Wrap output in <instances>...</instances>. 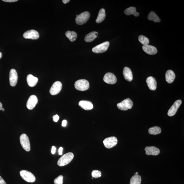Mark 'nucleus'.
Here are the masks:
<instances>
[{
    "mask_svg": "<svg viewBox=\"0 0 184 184\" xmlns=\"http://www.w3.org/2000/svg\"><path fill=\"white\" fill-rule=\"evenodd\" d=\"M74 157L73 153H68L63 155L59 160L57 164L60 167H63L69 164L72 161Z\"/></svg>",
    "mask_w": 184,
    "mask_h": 184,
    "instance_id": "1",
    "label": "nucleus"
},
{
    "mask_svg": "<svg viewBox=\"0 0 184 184\" xmlns=\"http://www.w3.org/2000/svg\"><path fill=\"white\" fill-rule=\"evenodd\" d=\"M90 14L89 12L86 11L77 15L75 19L76 23L78 25H82L87 22L89 19Z\"/></svg>",
    "mask_w": 184,
    "mask_h": 184,
    "instance_id": "2",
    "label": "nucleus"
},
{
    "mask_svg": "<svg viewBox=\"0 0 184 184\" xmlns=\"http://www.w3.org/2000/svg\"><path fill=\"white\" fill-rule=\"evenodd\" d=\"M75 86L76 89L79 91H84L89 89V83L86 80L79 79L75 82Z\"/></svg>",
    "mask_w": 184,
    "mask_h": 184,
    "instance_id": "3",
    "label": "nucleus"
},
{
    "mask_svg": "<svg viewBox=\"0 0 184 184\" xmlns=\"http://www.w3.org/2000/svg\"><path fill=\"white\" fill-rule=\"evenodd\" d=\"M133 106V102L131 100L127 98L123 101L117 104V107L120 110L122 111H126L131 109Z\"/></svg>",
    "mask_w": 184,
    "mask_h": 184,
    "instance_id": "4",
    "label": "nucleus"
},
{
    "mask_svg": "<svg viewBox=\"0 0 184 184\" xmlns=\"http://www.w3.org/2000/svg\"><path fill=\"white\" fill-rule=\"evenodd\" d=\"M20 141L22 147L27 151H29L31 150V145L29 137L26 135L23 134L20 137Z\"/></svg>",
    "mask_w": 184,
    "mask_h": 184,
    "instance_id": "5",
    "label": "nucleus"
},
{
    "mask_svg": "<svg viewBox=\"0 0 184 184\" xmlns=\"http://www.w3.org/2000/svg\"><path fill=\"white\" fill-rule=\"evenodd\" d=\"M20 174L24 181L29 183H33L36 181L35 176L29 171L22 170L20 171Z\"/></svg>",
    "mask_w": 184,
    "mask_h": 184,
    "instance_id": "6",
    "label": "nucleus"
},
{
    "mask_svg": "<svg viewBox=\"0 0 184 184\" xmlns=\"http://www.w3.org/2000/svg\"><path fill=\"white\" fill-rule=\"evenodd\" d=\"M109 43L106 41L96 46L92 49V51L95 53H101L107 51L109 47Z\"/></svg>",
    "mask_w": 184,
    "mask_h": 184,
    "instance_id": "7",
    "label": "nucleus"
},
{
    "mask_svg": "<svg viewBox=\"0 0 184 184\" xmlns=\"http://www.w3.org/2000/svg\"><path fill=\"white\" fill-rule=\"evenodd\" d=\"M103 143L106 148L110 149L116 145L118 143L117 139L114 137H108L104 140Z\"/></svg>",
    "mask_w": 184,
    "mask_h": 184,
    "instance_id": "8",
    "label": "nucleus"
},
{
    "mask_svg": "<svg viewBox=\"0 0 184 184\" xmlns=\"http://www.w3.org/2000/svg\"><path fill=\"white\" fill-rule=\"evenodd\" d=\"M62 88V84L61 82L56 81L54 83L52 86L49 90L50 93L52 95L58 94L61 91Z\"/></svg>",
    "mask_w": 184,
    "mask_h": 184,
    "instance_id": "9",
    "label": "nucleus"
},
{
    "mask_svg": "<svg viewBox=\"0 0 184 184\" xmlns=\"http://www.w3.org/2000/svg\"><path fill=\"white\" fill-rule=\"evenodd\" d=\"M182 101L181 100L176 101L168 111V115L171 117L175 115Z\"/></svg>",
    "mask_w": 184,
    "mask_h": 184,
    "instance_id": "10",
    "label": "nucleus"
},
{
    "mask_svg": "<svg viewBox=\"0 0 184 184\" xmlns=\"http://www.w3.org/2000/svg\"><path fill=\"white\" fill-rule=\"evenodd\" d=\"M23 36L25 39L33 40L37 39L39 37V33L35 30H30L26 31Z\"/></svg>",
    "mask_w": 184,
    "mask_h": 184,
    "instance_id": "11",
    "label": "nucleus"
},
{
    "mask_svg": "<svg viewBox=\"0 0 184 184\" xmlns=\"http://www.w3.org/2000/svg\"><path fill=\"white\" fill-rule=\"evenodd\" d=\"M18 75L17 71L15 69L10 70L9 73V81L11 86H15L17 83Z\"/></svg>",
    "mask_w": 184,
    "mask_h": 184,
    "instance_id": "12",
    "label": "nucleus"
},
{
    "mask_svg": "<svg viewBox=\"0 0 184 184\" xmlns=\"http://www.w3.org/2000/svg\"><path fill=\"white\" fill-rule=\"evenodd\" d=\"M104 81L106 83L109 84H114L116 82L117 79L116 76L110 72L106 73L104 76Z\"/></svg>",
    "mask_w": 184,
    "mask_h": 184,
    "instance_id": "13",
    "label": "nucleus"
},
{
    "mask_svg": "<svg viewBox=\"0 0 184 184\" xmlns=\"http://www.w3.org/2000/svg\"><path fill=\"white\" fill-rule=\"evenodd\" d=\"M38 99L35 95H32L29 98L27 101L26 106L29 110L33 109L38 103Z\"/></svg>",
    "mask_w": 184,
    "mask_h": 184,
    "instance_id": "14",
    "label": "nucleus"
},
{
    "mask_svg": "<svg viewBox=\"0 0 184 184\" xmlns=\"http://www.w3.org/2000/svg\"><path fill=\"white\" fill-rule=\"evenodd\" d=\"M145 151L146 154L147 155H157L160 153L159 149L155 146L146 147Z\"/></svg>",
    "mask_w": 184,
    "mask_h": 184,
    "instance_id": "15",
    "label": "nucleus"
},
{
    "mask_svg": "<svg viewBox=\"0 0 184 184\" xmlns=\"http://www.w3.org/2000/svg\"><path fill=\"white\" fill-rule=\"evenodd\" d=\"M142 48L144 51L148 54L153 55L157 53V49L154 46L147 45H143Z\"/></svg>",
    "mask_w": 184,
    "mask_h": 184,
    "instance_id": "16",
    "label": "nucleus"
},
{
    "mask_svg": "<svg viewBox=\"0 0 184 184\" xmlns=\"http://www.w3.org/2000/svg\"><path fill=\"white\" fill-rule=\"evenodd\" d=\"M146 82L150 90L155 91L156 89L157 83L155 78L152 77H148L146 80Z\"/></svg>",
    "mask_w": 184,
    "mask_h": 184,
    "instance_id": "17",
    "label": "nucleus"
},
{
    "mask_svg": "<svg viewBox=\"0 0 184 184\" xmlns=\"http://www.w3.org/2000/svg\"><path fill=\"white\" fill-rule=\"evenodd\" d=\"M124 77L127 81L131 82L133 80V74L131 70L128 67L124 68L123 71Z\"/></svg>",
    "mask_w": 184,
    "mask_h": 184,
    "instance_id": "18",
    "label": "nucleus"
},
{
    "mask_svg": "<svg viewBox=\"0 0 184 184\" xmlns=\"http://www.w3.org/2000/svg\"><path fill=\"white\" fill-rule=\"evenodd\" d=\"M79 105L82 108L85 110H90L93 109V105L91 102L88 101H81L79 102Z\"/></svg>",
    "mask_w": 184,
    "mask_h": 184,
    "instance_id": "19",
    "label": "nucleus"
},
{
    "mask_svg": "<svg viewBox=\"0 0 184 184\" xmlns=\"http://www.w3.org/2000/svg\"><path fill=\"white\" fill-rule=\"evenodd\" d=\"M175 75L172 70H169L165 74V79L168 83H173L175 78Z\"/></svg>",
    "mask_w": 184,
    "mask_h": 184,
    "instance_id": "20",
    "label": "nucleus"
},
{
    "mask_svg": "<svg viewBox=\"0 0 184 184\" xmlns=\"http://www.w3.org/2000/svg\"><path fill=\"white\" fill-rule=\"evenodd\" d=\"M38 78L31 75H28L27 77V81L28 85L30 87H34L38 83Z\"/></svg>",
    "mask_w": 184,
    "mask_h": 184,
    "instance_id": "21",
    "label": "nucleus"
},
{
    "mask_svg": "<svg viewBox=\"0 0 184 184\" xmlns=\"http://www.w3.org/2000/svg\"><path fill=\"white\" fill-rule=\"evenodd\" d=\"M98 33L97 32L93 31L86 36L85 41L87 43H91L95 40L97 36Z\"/></svg>",
    "mask_w": 184,
    "mask_h": 184,
    "instance_id": "22",
    "label": "nucleus"
},
{
    "mask_svg": "<svg viewBox=\"0 0 184 184\" xmlns=\"http://www.w3.org/2000/svg\"><path fill=\"white\" fill-rule=\"evenodd\" d=\"M124 13L127 15H133L135 17H138L139 15V13L136 11V8L135 7H130L125 10Z\"/></svg>",
    "mask_w": 184,
    "mask_h": 184,
    "instance_id": "23",
    "label": "nucleus"
},
{
    "mask_svg": "<svg viewBox=\"0 0 184 184\" xmlns=\"http://www.w3.org/2000/svg\"><path fill=\"white\" fill-rule=\"evenodd\" d=\"M105 10L104 9H101L100 10L96 22L97 23H100L105 20Z\"/></svg>",
    "mask_w": 184,
    "mask_h": 184,
    "instance_id": "24",
    "label": "nucleus"
},
{
    "mask_svg": "<svg viewBox=\"0 0 184 184\" xmlns=\"http://www.w3.org/2000/svg\"><path fill=\"white\" fill-rule=\"evenodd\" d=\"M148 19L150 21H153L155 22H160L161 20L155 12L151 11L148 15Z\"/></svg>",
    "mask_w": 184,
    "mask_h": 184,
    "instance_id": "25",
    "label": "nucleus"
},
{
    "mask_svg": "<svg viewBox=\"0 0 184 184\" xmlns=\"http://www.w3.org/2000/svg\"><path fill=\"white\" fill-rule=\"evenodd\" d=\"M66 35L71 42L75 41L77 37V33L75 31H68L66 33Z\"/></svg>",
    "mask_w": 184,
    "mask_h": 184,
    "instance_id": "26",
    "label": "nucleus"
},
{
    "mask_svg": "<svg viewBox=\"0 0 184 184\" xmlns=\"http://www.w3.org/2000/svg\"><path fill=\"white\" fill-rule=\"evenodd\" d=\"M141 177L139 175H135L132 177L130 184H141Z\"/></svg>",
    "mask_w": 184,
    "mask_h": 184,
    "instance_id": "27",
    "label": "nucleus"
},
{
    "mask_svg": "<svg viewBox=\"0 0 184 184\" xmlns=\"http://www.w3.org/2000/svg\"><path fill=\"white\" fill-rule=\"evenodd\" d=\"M148 132L150 135H156L161 133V129L160 128L155 126L150 128L148 130Z\"/></svg>",
    "mask_w": 184,
    "mask_h": 184,
    "instance_id": "28",
    "label": "nucleus"
},
{
    "mask_svg": "<svg viewBox=\"0 0 184 184\" xmlns=\"http://www.w3.org/2000/svg\"><path fill=\"white\" fill-rule=\"evenodd\" d=\"M139 41L144 45H148L149 43V40L147 38L144 36L141 35L139 37Z\"/></svg>",
    "mask_w": 184,
    "mask_h": 184,
    "instance_id": "29",
    "label": "nucleus"
},
{
    "mask_svg": "<svg viewBox=\"0 0 184 184\" xmlns=\"http://www.w3.org/2000/svg\"><path fill=\"white\" fill-rule=\"evenodd\" d=\"M91 175L93 178H99L101 176V173L99 171L94 170L92 172Z\"/></svg>",
    "mask_w": 184,
    "mask_h": 184,
    "instance_id": "30",
    "label": "nucleus"
},
{
    "mask_svg": "<svg viewBox=\"0 0 184 184\" xmlns=\"http://www.w3.org/2000/svg\"><path fill=\"white\" fill-rule=\"evenodd\" d=\"M63 176L60 175L54 180V183L55 184H63Z\"/></svg>",
    "mask_w": 184,
    "mask_h": 184,
    "instance_id": "31",
    "label": "nucleus"
},
{
    "mask_svg": "<svg viewBox=\"0 0 184 184\" xmlns=\"http://www.w3.org/2000/svg\"><path fill=\"white\" fill-rule=\"evenodd\" d=\"M53 118L54 121L55 122H57L58 121H59V115H56L55 116H54L53 117Z\"/></svg>",
    "mask_w": 184,
    "mask_h": 184,
    "instance_id": "32",
    "label": "nucleus"
},
{
    "mask_svg": "<svg viewBox=\"0 0 184 184\" xmlns=\"http://www.w3.org/2000/svg\"><path fill=\"white\" fill-rule=\"evenodd\" d=\"M0 184H7L5 181L1 177V176H0Z\"/></svg>",
    "mask_w": 184,
    "mask_h": 184,
    "instance_id": "33",
    "label": "nucleus"
},
{
    "mask_svg": "<svg viewBox=\"0 0 184 184\" xmlns=\"http://www.w3.org/2000/svg\"><path fill=\"white\" fill-rule=\"evenodd\" d=\"M3 1L6 2L13 3L17 1V0H3Z\"/></svg>",
    "mask_w": 184,
    "mask_h": 184,
    "instance_id": "34",
    "label": "nucleus"
},
{
    "mask_svg": "<svg viewBox=\"0 0 184 184\" xmlns=\"http://www.w3.org/2000/svg\"><path fill=\"white\" fill-rule=\"evenodd\" d=\"M63 148L62 147L59 148V155H61L63 154Z\"/></svg>",
    "mask_w": 184,
    "mask_h": 184,
    "instance_id": "35",
    "label": "nucleus"
},
{
    "mask_svg": "<svg viewBox=\"0 0 184 184\" xmlns=\"http://www.w3.org/2000/svg\"><path fill=\"white\" fill-rule=\"evenodd\" d=\"M56 151V148L55 146H53L52 148L51 153L52 154H54Z\"/></svg>",
    "mask_w": 184,
    "mask_h": 184,
    "instance_id": "36",
    "label": "nucleus"
},
{
    "mask_svg": "<svg viewBox=\"0 0 184 184\" xmlns=\"http://www.w3.org/2000/svg\"><path fill=\"white\" fill-rule=\"evenodd\" d=\"M67 124V121L66 120H64L62 122V126L63 127H65L66 126Z\"/></svg>",
    "mask_w": 184,
    "mask_h": 184,
    "instance_id": "37",
    "label": "nucleus"
},
{
    "mask_svg": "<svg viewBox=\"0 0 184 184\" xmlns=\"http://www.w3.org/2000/svg\"><path fill=\"white\" fill-rule=\"evenodd\" d=\"M70 1V0H63L62 1L65 4L69 3Z\"/></svg>",
    "mask_w": 184,
    "mask_h": 184,
    "instance_id": "38",
    "label": "nucleus"
},
{
    "mask_svg": "<svg viewBox=\"0 0 184 184\" xmlns=\"http://www.w3.org/2000/svg\"><path fill=\"white\" fill-rule=\"evenodd\" d=\"M3 108L2 104L0 102V110H1L2 108Z\"/></svg>",
    "mask_w": 184,
    "mask_h": 184,
    "instance_id": "39",
    "label": "nucleus"
},
{
    "mask_svg": "<svg viewBox=\"0 0 184 184\" xmlns=\"http://www.w3.org/2000/svg\"><path fill=\"white\" fill-rule=\"evenodd\" d=\"M2 53L1 52H0V59H1V58L2 57Z\"/></svg>",
    "mask_w": 184,
    "mask_h": 184,
    "instance_id": "40",
    "label": "nucleus"
},
{
    "mask_svg": "<svg viewBox=\"0 0 184 184\" xmlns=\"http://www.w3.org/2000/svg\"><path fill=\"white\" fill-rule=\"evenodd\" d=\"M1 110H2V111H5V109H4V108H2V109H1Z\"/></svg>",
    "mask_w": 184,
    "mask_h": 184,
    "instance_id": "41",
    "label": "nucleus"
},
{
    "mask_svg": "<svg viewBox=\"0 0 184 184\" xmlns=\"http://www.w3.org/2000/svg\"><path fill=\"white\" fill-rule=\"evenodd\" d=\"M138 174H139V173H138V172H136L135 174V175H138Z\"/></svg>",
    "mask_w": 184,
    "mask_h": 184,
    "instance_id": "42",
    "label": "nucleus"
}]
</instances>
